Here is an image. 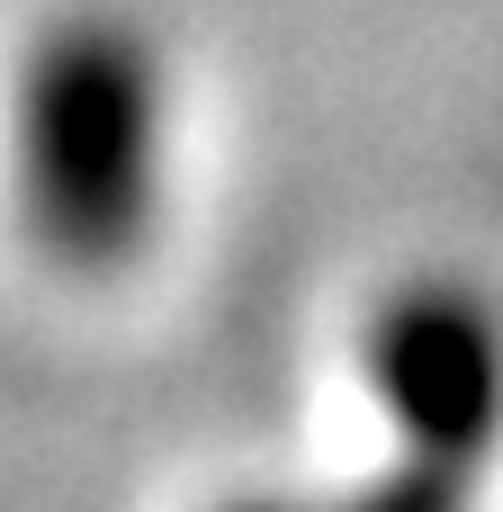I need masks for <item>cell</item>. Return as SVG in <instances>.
I'll return each instance as SVG.
<instances>
[{"label": "cell", "instance_id": "obj_1", "mask_svg": "<svg viewBox=\"0 0 503 512\" xmlns=\"http://www.w3.org/2000/svg\"><path fill=\"white\" fill-rule=\"evenodd\" d=\"M18 216L72 279H108L153 252L171 198V63L126 9L54 18L18 63L9 108Z\"/></svg>", "mask_w": 503, "mask_h": 512}, {"label": "cell", "instance_id": "obj_2", "mask_svg": "<svg viewBox=\"0 0 503 512\" xmlns=\"http://www.w3.org/2000/svg\"><path fill=\"white\" fill-rule=\"evenodd\" d=\"M369 378L396 423V468L333 504L243 512H468L503 450V306L468 279H405L378 306Z\"/></svg>", "mask_w": 503, "mask_h": 512}]
</instances>
